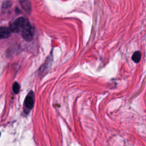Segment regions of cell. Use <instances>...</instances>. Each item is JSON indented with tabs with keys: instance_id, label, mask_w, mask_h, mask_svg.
<instances>
[{
	"instance_id": "cell-1",
	"label": "cell",
	"mask_w": 146,
	"mask_h": 146,
	"mask_svg": "<svg viewBox=\"0 0 146 146\" xmlns=\"http://www.w3.org/2000/svg\"><path fill=\"white\" fill-rule=\"evenodd\" d=\"M10 30L14 33H19L26 41H30L33 38V30L29 21L23 17L15 20L11 25Z\"/></svg>"
},
{
	"instance_id": "cell-2",
	"label": "cell",
	"mask_w": 146,
	"mask_h": 146,
	"mask_svg": "<svg viewBox=\"0 0 146 146\" xmlns=\"http://www.w3.org/2000/svg\"><path fill=\"white\" fill-rule=\"evenodd\" d=\"M34 103V94L33 92H30L26 96L25 100V112H29V111L33 108Z\"/></svg>"
},
{
	"instance_id": "cell-3",
	"label": "cell",
	"mask_w": 146,
	"mask_h": 146,
	"mask_svg": "<svg viewBox=\"0 0 146 146\" xmlns=\"http://www.w3.org/2000/svg\"><path fill=\"white\" fill-rule=\"evenodd\" d=\"M11 30L7 27H0V39H6L11 35Z\"/></svg>"
},
{
	"instance_id": "cell-4",
	"label": "cell",
	"mask_w": 146,
	"mask_h": 146,
	"mask_svg": "<svg viewBox=\"0 0 146 146\" xmlns=\"http://www.w3.org/2000/svg\"><path fill=\"white\" fill-rule=\"evenodd\" d=\"M20 4L22 7L27 13H30L31 11V3L29 0H19Z\"/></svg>"
},
{
	"instance_id": "cell-5",
	"label": "cell",
	"mask_w": 146,
	"mask_h": 146,
	"mask_svg": "<svg viewBox=\"0 0 146 146\" xmlns=\"http://www.w3.org/2000/svg\"><path fill=\"white\" fill-rule=\"evenodd\" d=\"M141 58V53L139 51H136L133 52L132 56V60L136 63H139Z\"/></svg>"
},
{
	"instance_id": "cell-6",
	"label": "cell",
	"mask_w": 146,
	"mask_h": 146,
	"mask_svg": "<svg viewBox=\"0 0 146 146\" xmlns=\"http://www.w3.org/2000/svg\"><path fill=\"white\" fill-rule=\"evenodd\" d=\"M20 90V86L19 84L17 82H15L13 85V90L14 92V93L17 94L19 92Z\"/></svg>"
},
{
	"instance_id": "cell-7",
	"label": "cell",
	"mask_w": 146,
	"mask_h": 146,
	"mask_svg": "<svg viewBox=\"0 0 146 146\" xmlns=\"http://www.w3.org/2000/svg\"><path fill=\"white\" fill-rule=\"evenodd\" d=\"M0 135H1V133H0Z\"/></svg>"
}]
</instances>
